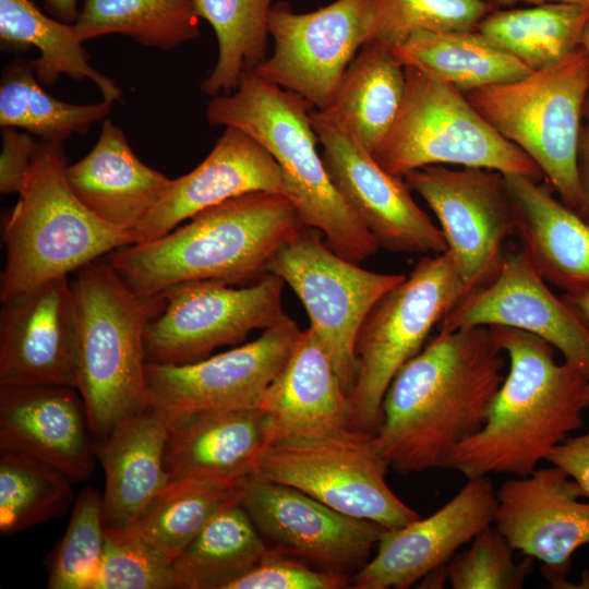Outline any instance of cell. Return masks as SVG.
<instances>
[{
  "mask_svg": "<svg viewBox=\"0 0 589 589\" xmlns=\"http://www.w3.org/2000/svg\"><path fill=\"white\" fill-rule=\"evenodd\" d=\"M388 467L372 432L272 433L251 477L294 488L345 515L393 529L420 515L387 484Z\"/></svg>",
  "mask_w": 589,
  "mask_h": 589,
  "instance_id": "30bf717a",
  "label": "cell"
},
{
  "mask_svg": "<svg viewBox=\"0 0 589 589\" xmlns=\"http://www.w3.org/2000/svg\"><path fill=\"white\" fill-rule=\"evenodd\" d=\"M77 322L69 276L1 302L0 385L77 388Z\"/></svg>",
  "mask_w": 589,
  "mask_h": 589,
  "instance_id": "d6986e66",
  "label": "cell"
},
{
  "mask_svg": "<svg viewBox=\"0 0 589 589\" xmlns=\"http://www.w3.org/2000/svg\"><path fill=\"white\" fill-rule=\"evenodd\" d=\"M489 3L493 4H513L516 2H525V3H531V4H541V3H548V2H569V3H582L589 5V0H485Z\"/></svg>",
  "mask_w": 589,
  "mask_h": 589,
  "instance_id": "681fc988",
  "label": "cell"
},
{
  "mask_svg": "<svg viewBox=\"0 0 589 589\" xmlns=\"http://www.w3.org/2000/svg\"><path fill=\"white\" fill-rule=\"evenodd\" d=\"M0 448L44 460L74 482L91 477L97 458L84 401L63 385H0Z\"/></svg>",
  "mask_w": 589,
  "mask_h": 589,
  "instance_id": "603a6c76",
  "label": "cell"
},
{
  "mask_svg": "<svg viewBox=\"0 0 589 589\" xmlns=\"http://www.w3.org/2000/svg\"><path fill=\"white\" fill-rule=\"evenodd\" d=\"M503 350L490 326L438 329L390 382L374 442L404 474L444 468L483 424L502 385Z\"/></svg>",
  "mask_w": 589,
  "mask_h": 589,
  "instance_id": "6da1fadb",
  "label": "cell"
},
{
  "mask_svg": "<svg viewBox=\"0 0 589 589\" xmlns=\"http://www.w3.org/2000/svg\"><path fill=\"white\" fill-rule=\"evenodd\" d=\"M404 67H416L464 94L521 79L531 70L478 29L416 32L390 46Z\"/></svg>",
  "mask_w": 589,
  "mask_h": 589,
  "instance_id": "f546056e",
  "label": "cell"
},
{
  "mask_svg": "<svg viewBox=\"0 0 589 589\" xmlns=\"http://www.w3.org/2000/svg\"><path fill=\"white\" fill-rule=\"evenodd\" d=\"M240 497V488L194 480H170L127 529L151 542L172 561L225 505Z\"/></svg>",
  "mask_w": 589,
  "mask_h": 589,
  "instance_id": "d590c367",
  "label": "cell"
},
{
  "mask_svg": "<svg viewBox=\"0 0 589 589\" xmlns=\"http://www.w3.org/2000/svg\"><path fill=\"white\" fill-rule=\"evenodd\" d=\"M168 429L166 419L147 408L95 444L96 457L105 472L106 531L129 528L169 483L165 467Z\"/></svg>",
  "mask_w": 589,
  "mask_h": 589,
  "instance_id": "83f0119b",
  "label": "cell"
},
{
  "mask_svg": "<svg viewBox=\"0 0 589 589\" xmlns=\"http://www.w3.org/2000/svg\"><path fill=\"white\" fill-rule=\"evenodd\" d=\"M546 461L565 471L589 498V432L564 440L549 453Z\"/></svg>",
  "mask_w": 589,
  "mask_h": 589,
  "instance_id": "f6af8a7d",
  "label": "cell"
},
{
  "mask_svg": "<svg viewBox=\"0 0 589 589\" xmlns=\"http://www.w3.org/2000/svg\"><path fill=\"white\" fill-rule=\"evenodd\" d=\"M240 503L276 549L342 574L359 570L388 529L345 515L294 488L255 477L240 486Z\"/></svg>",
  "mask_w": 589,
  "mask_h": 589,
  "instance_id": "e0dca14e",
  "label": "cell"
},
{
  "mask_svg": "<svg viewBox=\"0 0 589 589\" xmlns=\"http://www.w3.org/2000/svg\"><path fill=\"white\" fill-rule=\"evenodd\" d=\"M260 408L268 416L274 434L325 435L353 429L348 394L310 326L266 388Z\"/></svg>",
  "mask_w": 589,
  "mask_h": 589,
  "instance_id": "4316f807",
  "label": "cell"
},
{
  "mask_svg": "<svg viewBox=\"0 0 589 589\" xmlns=\"http://www.w3.org/2000/svg\"><path fill=\"white\" fill-rule=\"evenodd\" d=\"M0 40L3 48H36L39 56L29 63L46 85L65 74L73 80L93 81L108 103L121 97L116 83L89 64L74 24L48 17L31 0H0Z\"/></svg>",
  "mask_w": 589,
  "mask_h": 589,
  "instance_id": "1f68e13d",
  "label": "cell"
},
{
  "mask_svg": "<svg viewBox=\"0 0 589 589\" xmlns=\"http://www.w3.org/2000/svg\"><path fill=\"white\" fill-rule=\"evenodd\" d=\"M562 299L567 302L589 326V289L565 293Z\"/></svg>",
  "mask_w": 589,
  "mask_h": 589,
  "instance_id": "c3c4849f",
  "label": "cell"
},
{
  "mask_svg": "<svg viewBox=\"0 0 589 589\" xmlns=\"http://www.w3.org/2000/svg\"><path fill=\"white\" fill-rule=\"evenodd\" d=\"M285 314L254 340L184 364L146 362L147 407L166 421L208 410L260 408L300 334Z\"/></svg>",
  "mask_w": 589,
  "mask_h": 589,
  "instance_id": "5bb4252c",
  "label": "cell"
},
{
  "mask_svg": "<svg viewBox=\"0 0 589 589\" xmlns=\"http://www.w3.org/2000/svg\"><path fill=\"white\" fill-rule=\"evenodd\" d=\"M493 10L485 0H372L370 40L393 46L416 32L474 31Z\"/></svg>",
  "mask_w": 589,
  "mask_h": 589,
  "instance_id": "ab89813d",
  "label": "cell"
},
{
  "mask_svg": "<svg viewBox=\"0 0 589 589\" xmlns=\"http://www.w3.org/2000/svg\"><path fill=\"white\" fill-rule=\"evenodd\" d=\"M106 540L103 494L85 488L74 501L71 518L48 565L49 589H94Z\"/></svg>",
  "mask_w": 589,
  "mask_h": 589,
  "instance_id": "f35d334b",
  "label": "cell"
},
{
  "mask_svg": "<svg viewBox=\"0 0 589 589\" xmlns=\"http://www.w3.org/2000/svg\"><path fill=\"white\" fill-rule=\"evenodd\" d=\"M251 192L286 195L284 172L257 141L226 127L197 167L171 179L165 194L132 231L133 244L155 240L200 212Z\"/></svg>",
  "mask_w": 589,
  "mask_h": 589,
  "instance_id": "7402d4cb",
  "label": "cell"
},
{
  "mask_svg": "<svg viewBox=\"0 0 589 589\" xmlns=\"http://www.w3.org/2000/svg\"><path fill=\"white\" fill-rule=\"evenodd\" d=\"M69 476L31 455L0 448V531L11 534L64 514L73 502Z\"/></svg>",
  "mask_w": 589,
  "mask_h": 589,
  "instance_id": "74e56055",
  "label": "cell"
},
{
  "mask_svg": "<svg viewBox=\"0 0 589 589\" xmlns=\"http://www.w3.org/2000/svg\"><path fill=\"white\" fill-rule=\"evenodd\" d=\"M587 122L581 125L578 151L577 172L581 192V209L579 215L589 223V111Z\"/></svg>",
  "mask_w": 589,
  "mask_h": 589,
  "instance_id": "bcb514c9",
  "label": "cell"
},
{
  "mask_svg": "<svg viewBox=\"0 0 589 589\" xmlns=\"http://www.w3.org/2000/svg\"><path fill=\"white\" fill-rule=\"evenodd\" d=\"M77 322V390L95 444L147 409L144 330L160 298L131 290L110 264L96 260L71 280Z\"/></svg>",
  "mask_w": 589,
  "mask_h": 589,
  "instance_id": "5b68a950",
  "label": "cell"
},
{
  "mask_svg": "<svg viewBox=\"0 0 589 589\" xmlns=\"http://www.w3.org/2000/svg\"><path fill=\"white\" fill-rule=\"evenodd\" d=\"M322 237L305 227L272 256L266 272L299 298L349 396L358 373L360 328L375 303L406 276L364 269L334 252Z\"/></svg>",
  "mask_w": 589,
  "mask_h": 589,
  "instance_id": "8fae6325",
  "label": "cell"
},
{
  "mask_svg": "<svg viewBox=\"0 0 589 589\" xmlns=\"http://www.w3.org/2000/svg\"><path fill=\"white\" fill-rule=\"evenodd\" d=\"M272 435L261 408L208 410L169 423L165 467L170 480L194 479L240 488Z\"/></svg>",
  "mask_w": 589,
  "mask_h": 589,
  "instance_id": "cb8c5ba5",
  "label": "cell"
},
{
  "mask_svg": "<svg viewBox=\"0 0 589 589\" xmlns=\"http://www.w3.org/2000/svg\"><path fill=\"white\" fill-rule=\"evenodd\" d=\"M588 19V4L548 2L525 9L493 10L477 29L536 71L577 48Z\"/></svg>",
  "mask_w": 589,
  "mask_h": 589,
  "instance_id": "d6a6232c",
  "label": "cell"
},
{
  "mask_svg": "<svg viewBox=\"0 0 589 589\" xmlns=\"http://www.w3.org/2000/svg\"><path fill=\"white\" fill-rule=\"evenodd\" d=\"M588 93L589 61L578 46L543 69L466 97L503 137L534 161L560 200L579 214L577 151Z\"/></svg>",
  "mask_w": 589,
  "mask_h": 589,
  "instance_id": "52a82bcc",
  "label": "cell"
},
{
  "mask_svg": "<svg viewBox=\"0 0 589 589\" xmlns=\"http://www.w3.org/2000/svg\"><path fill=\"white\" fill-rule=\"evenodd\" d=\"M29 64L15 62L0 85L1 128L23 129L41 141L63 142L73 133L86 134L94 122L110 113L111 103L73 105L49 95Z\"/></svg>",
  "mask_w": 589,
  "mask_h": 589,
  "instance_id": "8d00e7d4",
  "label": "cell"
},
{
  "mask_svg": "<svg viewBox=\"0 0 589 589\" xmlns=\"http://www.w3.org/2000/svg\"><path fill=\"white\" fill-rule=\"evenodd\" d=\"M406 89L390 131L372 156L388 173L433 165H460L540 181L534 161L503 137L466 94L416 67H405Z\"/></svg>",
  "mask_w": 589,
  "mask_h": 589,
  "instance_id": "ba28073f",
  "label": "cell"
},
{
  "mask_svg": "<svg viewBox=\"0 0 589 589\" xmlns=\"http://www.w3.org/2000/svg\"><path fill=\"white\" fill-rule=\"evenodd\" d=\"M284 285L280 277L266 273L238 288L217 280L171 287L159 296V308L146 324V362H195L220 346L243 341L254 329L274 325L286 314Z\"/></svg>",
  "mask_w": 589,
  "mask_h": 589,
  "instance_id": "7c38bea8",
  "label": "cell"
},
{
  "mask_svg": "<svg viewBox=\"0 0 589 589\" xmlns=\"http://www.w3.org/2000/svg\"><path fill=\"white\" fill-rule=\"evenodd\" d=\"M500 326L542 338L589 378V326L557 298L521 250L505 253L489 285L466 293L442 318L438 329Z\"/></svg>",
  "mask_w": 589,
  "mask_h": 589,
  "instance_id": "ac0fdd59",
  "label": "cell"
},
{
  "mask_svg": "<svg viewBox=\"0 0 589 589\" xmlns=\"http://www.w3.org/2000/svg\"><path fill=\"white\" fill-rule=\"evenodd\" d=\"M405 89V67L390 45L371 39L350 62L332 105L322 112L342 124L373 154L395 123Z\"/></svg>",
  "mask_w": 589,
  "mask_h": 589,
  "instance_id": "f1b7e54d",
  "label": "cell"
},
{
  "mask_svg": "<svg viewBox=\"0 0 589 589\" xmlns=\"http://www.w3.org/2000/svg\"><path fill=\"white\" fill-rule=\"evenodd\" d=\"M305 227L286 195L251 192L208 207L155 240L117 249L106 260L144 298L189 281L243 285L264 276L272 256Z\"/></svg>",
  "mask_w": 589,
  "mask_h": 589,
  "instance_id": "7a4b0ae2",
  "label": "cell"
},
{
  "mask_svg": "<svg viewBox=\"0 0 589 589\" xmlns=\"http://www.w3.org/2000/svg\"><path fill=\"white\" fill-rule=\"evenodd\" d=\"M515 549L494 527L481 531L469 549L453 556L447 580L454 589H519L532 569V560L514 558Z\"/></svg>",
  "mask_w": 589,
  "mask_h": 589,
  "instance_id": "b9f144b4",
  "label": "cell"
},
{
  "mask_svg": "<svg viewBox=\"0 0 589 589\" xmlns=\"http://www.w3.org/2000/svg\"><path fill=\"white\" fill-rule=\"evenodd\" d=\"M372 0H336L308 13L278 1L268 15L273 53L252 72L325 111L348 65L370 40Z\"/></svg>",
  "mask_w": 589,
  "mask_h": 589,
  "instance_id": "4fadbf2b",
  "label": "cell"
},
{
  "mask_svg": "<svg viewBox=\"0 0 589 589\" xmlns=\"http://www.w3.org/2000/svg\"><path fill=\"white\" fill-rule=\"evenodd\" d=\"M46 10L58 21L74 24L79 17L77 0H44Z\"/></svg>",
  "mask_w": 589,
  "mask_h": 589,
  "instance_id": "7dc6e473",
  "label": "cell"
},
{
  "mask_svg": "<svg viewBox=\"0 0 589 589\" xmlns=\"http://www.w3.org/2000/svg\"><path fill=\"white\" fill-rule=\"evenodd\" d=\"M274 0H193L200 19L213 27L218 59L201 83L203 93L217 96L236 89L242 75L263 62L266 53L268 15Z\"/></svg>",
  "mask_w": 589,
  "mask_h": 589,
  "instance_id": "e575fe53",
  "label": "cell"
},
{
  "mask_svg": "<svg viewBox=\"0 0 589 589\" xmlns=\"http://www.w3.org/2000/svg\"><path fill=\"white\" fill-rule=\"evenodd\" d=\"M584 407H589V378L586 381L581 395Z\"/></svg>",
  "mask_w": 589,
  "mask_h": 589,
  "instance_id": "816d5d0a",
  "label": "cell"
},
{
  "mask_svg": "<svg viewBox=\"0 0 589 589\" xmlns=\"http://www.w3.org/2000/svg\"><path fill=\"white\" fill-rule=\"evenodd\" d=\"M579 46L585 50L586 56H587L588 61H589V19L586 22V24L584 26V29L581 32L580 39H579ZM586 109L589 111V103H588V106H587Z\"/></svg>",
  "mask_w": 589,
  "mask_h": 589,
  "instance_id": "f907efd6",
  "label": "cell"
},
{
  "mask_svg": "<svg viewBox=\"0 0 589 589\" xmlns=\"http://www.w3.org/2000/svg\"><path fill=\"white\" fill-rule=\"evenodd\" d=\"M94 589H180L172 561L160 549L128 531H106Z\"/></svg>",
  "mask_w": 589,
  "mask_h": 589,
  "instance_id": "60d3db41",
  "label": "cell"
},
{
  "mask_svg": "<svg viewBox=\"0 0 589 589\" xmlns=\"http://www.w3.org/2000/svg\"><path fill=\"white\" fill-rule=\"evenodd\" d=\"M561 468H537L496 491L495 528L515 551L541 561L552 581L563 578L572 555L589 544V503Z\"/></svg>",
  "mask_w": 589,
  "mask_h": 589,
  "instance_id": "44dd1931",
  "label": "cell"
},
{
  "mask_svg": "<svg viewBox=\"0 0 589 589\" xmlns=\"http://www.w3.org/2000/svg\"><path fill=\"white\" fill-rule=\"evenodd\" d=\"M466 292L453 257L445 251L422 257L409 276L375 303L356 342L358 373L348 396L353 429L376 431L390 382Z\"/></svg>",
  "mask_w": 589,
  "mask_h": 589,
  "instance_id": "9c48e42d",
  "label": "cell"
},
{
  "mask_svg": "<svg viewBox=\"0 0 589 589\" xmlns=\"http://www.w3.org/2000/svg\"><path fill=\"white\" fill-rule=\"evenodd\" d=\"M496 490L488 477L468 479L426 518L386 529L373 558L351 580L356 589H407L445 566L454 553L494 521Z\"/></svg>",
  "mask_w": 589,
  "mask_h": 589,
  "instance_id": "ffe728a7",
  "label": "cell"
},
{
  "mask_svg": "<svg viewBox=\"0 0 589 589\" xmlns=\"http://www.w3.org/2000/svg\"><path fill=\"white\" fill-rule=\"evenodd\" d=\"M63 142L40 141L3 229L0 301L133 244L129 233L97 217L73 193Z\"/></svg>",
  "mask_w": 589,
  "mask_h": 589,
  "instance_id": "8992f818",
  "label": "cell"
},
{
  "mask_svg": "<svg viewBox=\"0 0 589 589\" xmlns=\"http://www.w3.org/2000/svg\"><path fill=\"white\" fill-rule=\"evenodd\" d=\"M65 177L91 212L130 236L171 182L134 154L122 129L109 119L103 121L93 149L67 166Z\"/></svg>",
  "mask_w": 589,
  "mask_h": 589,
  "instance_id": "484cf974",
  "label": "cell"
},
{
  "mask_svg": "<svg viewBox=\"0 0 589 589\" xmlns=\"http://www.w3.org/2000/svg\"><path fill=\"white\" fill-rule=\"evenodd\" d=\"M521 249L565 293L589 289V223L528 176L503 175Z\"/></svg>",
  "mask_w": 589,
  "mask_h": 589,
  "instance_id": "d4e9b609",
  "label": "cell"
},
{
  "mask_svg": "<svg viewBox=\"0 0 589 589\" xmlns=\"http://www.w3.org/2000/svg\"><path fill=\"white\" fill-rule=\"evenodd\" d=\"M508 358V371L482 426L456 445L444 468L467 479L491 473L522 477L582 423L588 380L554 359V347L530 333L490 326Z\"/></svg>",
  "mask_w": 589,
  "mask_h": 589,
  "instance_id": "3957f363",
  "label": "cell"
},
{
  "mask_svg": "<svg viewBox=\"0 0 589 589\" xmlns=\"http://www.w3.org/2000/svg\"><path fill=\"white\" fill-rule=\"evenodd\" d=\"M268 550L239 497L206 522L172 567L180 589H228Z\"/></svg>",
  "mask_w": 589,
  "mask_h": 589,
  "instance_id": "4dcf8cb0",
  "label": "cell"
},
{
  "mask_svg": "<svg viewBox=\"0 0 589 589\" xmlns=\"http://www.w3.org/2000/svg\"><path fill=\"white\" fill-rule=\"evenodd\" d=\"M350 584L347 574L312 568L301 558L269 548L260 563L228 589H341Z\"/></svg>",
  "mask_w": 589,
  "mask_h": 589,
  "instance_id": "7bdbcfd3",
  "label": "cell"
},
{
  "mask_svg": "<svg viewBox=\"0 0 589 589\" xmlns=\"http://www.w3.org/2000/svg\"><path fill=\"white\" fill-rule=\"evenodd\" d=\"M402 178L435 214L466 293L492 283L504 261L503 244L516 235L503 173L433 165Z\"/></svg>",
  "mask_w": 589,
  "mask_h": 589,
  "instance_id": "9a60e30c",
  "label": "cell"
},
{
  "mask_svg": "<svg viewBox=\"0 0 589 589\" xmlns=\"http://www.w3.org/2000/svg\"><path fill=\"white\" fill-rule=\"evenodd\" d=\"M314 107L300 95L245 72L232 94L207 104L211 125L233 127L257 141L280 166L286 196L304 225L320 231L338 255L354 263L378 249L333 184L312 125Z\"/></svg>",
  "mask_w": 589,
  "mask_h": 589,
  "instance_id": "277c9868",
  "label": "cell"
},
{
  "mask_svg": "<svg viewBox=\"0 0 589 589\" xmlns=\"http://www.w3.org/2000/svg\"><path fill=\"white\" fill-rule=\"evenodd\" d=\"M38 147L31 133L19 132L14 128H2V151L0 156V192L4 194L21 191L33 157Z\"/></svg>",
  "mask_w": 589,
  "mask_h": 589,
  "instance_id": "ee69618b",
  "label": "cell"
},
{
  "mask_svg": "<svg viewBox=\"0 0 589 589\" xmlns=\"http://www.w3.org/2000/svg\"><path fill=\"white\" fill-rule=\"evenodd\" d=\"M311 119L333 184L378 247L398 253L447 251L440 227L414 202L402 177L384 170L330 116L314 109Z\"/></svg>",
  "mask_w": 589,
  "mask_h": 589,
  "instance_id": "2e32d148",
  "label": "cell"
},
{
  "mask_svg": "<svg viewBox=\"0 0 589 589\" xmlns=\"http://www.w3.org/2000/svg\"><path fill=\"white\" fill-rule=\"evenodd\" d=\"M74 26L82 41L122 34L164 50L200 36L193 0H84Z\"/></svg>",
  "mask_w": 589,
  "mask_h": 589,
  "instance_id": "836d02e7",
  "label": "cell"
}]
</instances>
